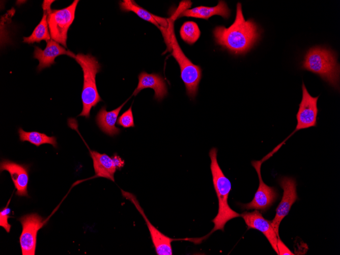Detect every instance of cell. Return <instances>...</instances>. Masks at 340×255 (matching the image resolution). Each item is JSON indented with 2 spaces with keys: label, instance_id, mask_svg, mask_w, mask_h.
<instances>
[{
  "label": "cell",
  "instance_id": "6",
  "mask_svg": "<svg viewBox=\"0 0 340 255\" xmlns=\"http://www.w3.org/2000/svg\"><path fill=\"white\" fill-rule=\"evenodd\" d=\"M78 0H75L68 7L62 9H47V22L52 40L67 47V33L75 17Z\"/></svg>",
  "mask_w": 340,
  "mask_h": 255
},
{
  "label": "cell",
  "instance_id": "11",
  "mask_svg": "<svg viewBox=\"0 0 340 255\" xmlns=\"http://www.w3.org/2000/svg\"><path fill=\"white\" fill-rule=\"evenodd\" d=\"M278 183L284 190L283 195L276 208L275 216L271 221L272 225L277 237L279 236V226L281 220L288 214L291 206L298 198L297 183L294 178L283 177L279 179Z\"/></svg>",
  "mask_w": 340,
  "mask_h": 255
},
{
  "label": "cell",
  "instance_id": "19",
  "mask_svg": "<svg viewBox=\"0 0 340 255\" xmlns=\"http://www.w3.org/2000/svg\"><path fill=\"white\" fill-rule=\"evenodd\" d=\"M230 13L226 3L220 1L215 7L199 6L191 9L184 10L179 14V17L186 16L207 20L210 17L217 15L228 19L230 16Z\"/></svg>",
  "mask_w": 340,
  "mask_h": 255
},
{
  "label": "cell",
  "instance_id": "12",
  "mask_svg": "<svg viewBox=\"0 0 340 255\" xmlns=\"http://www.w3.org/2000/svg\"><path fill=\"white\" fill-rule=\"evenodd\" d=\"M1 172L7 171L16 189V194L18 196H28L27 185L29 182V166L19 164L9 159H3L1 162Z\"/></svg>",
  "mask_w": 340,
  "mask_h": 255
},
{
  "label": "cell",
  "instance_id": "20",
  "mask_svg": "<svg viewBox=\"0 0 340 255\" xmlns=\"http://www.w3.org/2000/svg\"><path fill=\"white\" fill-rule=\"evenodd\" d=\"M54 1H44L42 4L43 15L39 23L35 28L31 35L29 37H24L23 42L27 44H33L35 42L40 43L42 40L46 42L50 40V35L48 29L47 9Z\"/></svg>",
  "mask_w": 340,
  "mask_h": 255
},
{
  "label": "cell",
  "instance_id": "13",
  "mask_svg": "<svg viewBox=\"0 0 340 255\" xmlns=\"http://www.w3.org/2000/svg\"><path fill=\"white\" fill-rule=\"evenodd\" d=\"M240 216L244 219L248 229H256L262 232L273 249L278 254L277 247V236L272 225L271 221L265 219L258 210L251 212L245 211L240 214Z\"/></svg>",
  "mask_w": 340,
  "mask_h": 255
},
{
  "label": "cell",
  "instance_id": "3",
  "mask_svg": "<svg viewBox=\"0 0 340 255\" xmlns=\"http://www.w3.org/2000/svg\"><path fill=\"white\" fill-rule=\"evenodd\" d=\"M302 68L338 89L339 67L336 54L331 50L319 46L310 48L304 56Z\"/></svg>",
  "mask_w": 340,
  "mask_h": 255
},
{
  "label": "cell",
  "instance_id": "14",
  "mask_svg": "<svg viewBox=\"0 0 340 255\" xmlns=\"http://www.w3.org/2000/svg\"><path fill=\"white\" fill-rule=\"evenodd\" d=\"M34 58L39 60L37 70L49 67L55 63L54 59L59 55L65 54L74 59L75 54L70 50H67L58 42L52 39L47 42L46 48L42 50L37 46H35Z\"/></svg>",
  "mask_w": 340,
  "mask_h": 255
},
{
  "label": "cell",
  "instance_id": "4",
  "mask_svg": "<svg viewBox=\"0 0 340 255\" xmlns=\"http://www.w3.org/2000/svg\"><path fill=\"white\" fill-rule=\"evenodd\" d=\"M74 59L83 71V83L81 93L82 110L78 116L90 118V111L98 103L102 101L96 86V76L100 72V65L96 58L90 54L81 53L75 55Z\"/></svg>",
  "mask_w": 340,
  "mask_h": 255
},
{
  "label": "cell",
  "instance_id": "5",
  "mask_svg": "<svg viewBox=\"0 0 340 255\" xmlns=\"http://www.w3.org/2000/svg\"><path fill=\"white\" fill-rule=\"evenodd\" d=\"M170 27L167 32L170 47L172 49V55L179 65L181 78L185 84L187 95L192 100L197 94L202 76V69L199 66L193 64L184 54L177 42L173 25Z\"/></svg>",
  "mask_w": 340,
  "mask_h": 255
},
{
  "label": "cell",
  "instance_id": "7",
  "mask_svg": "<svg viewBox=\"0 0 340 255\" xmlns=\"http://www.w3.org/2000/svg\"><path fill=\"white\" fill-rule=\"evenodd\" d=\"M22 226L19 243L22 255H35L38 231L45 223L44 219L37 213L26 214L19 219Z\"/></svg>",
  "mask_w": 340,
  "mask_h": 255
},
{
  "label": "cell",
  "instance_id": "10",
  "mask_svg": "<svg viewBox=\"0 0 340 255\" xmlns=\"http://www.w3.org/2000/svg\"><path fill=\"white\" fill-rule=\"evenodd\" d=\"M265 160L263 158L261 160L251 161V164L258 175L259 185L252 200L248 203L241 204L243 209H255L264 212L270 207L277 198L278 194L275 188L266 185L262 178L261 166Z\"/></svg>",
  "mask_w": 340,
  "mask_h": 255
},
{
  "label": "cell",
  "instance_id": "8",
  "mask_svg": "<svg viewBox=\"0 0 340 255\" xmlns=\"http://www.w3.org/2000/svg\"><path fill=\"white\" fill-rule=\"evenodd\" d=\"M302 99L296 116L297 125L295 130L286 139L300 130L316 127L317 125V101L319 96L314 97L310 95L304 82L302 84Z\"/></svg>",
  "mask_w": 340,
  "mask_h": 255
},
{
  "label": "cell",
  "instance_id": "24",
  "mask_svg": "<svg viewBox=\"0 0 340 255\" xmlns=\"http://www.w3.org/2000/svg\"><path fill=\"white\" fill-rule=\"evenodd\" d=\"M9 200L6 207L0 211V226L5 229L7 232L9 233L11 225L8 223V219L11 216L9 215L11 210L8 208V205L10 203Z\"/></svg>",
  "mask_w": 340,
  "mask_h": 255
},
{
  "label": "cell",
  "instance_id": "26",
  "mask_svg": "<svg viewBox=\"0 0 340 255\" xmlns=\"http://www.w3.org/2000/svg\"><path fill=\"white\" fill-rule=\"evenodd\" d=\"M111 157L117 170L120 169L124 166L125 161L118 155L115 154Z\"/></svg>",
  "mask_w": 340,
  "mask_h": 255
},
{
  "label": "cell",
  "instance_id": "22",
  "mask_svg": "<svg viewBox=\"0 0 340 255\" xmlns=\"http://www.w3.org/2000/svg\"><path fill=\"white\" fill-rule=\"evenodd\" d=\"M180 34L186 43L192 45L200 38L201 32L197 24L193 21H186L182 25Z\"/></svg>",
  "mask_w": 340,
  "mask_h": 255
},
{
  "label": "cell",
  "instance_id": "23",
  "mask_svg": "<svg viewBox=\"0 0 340 255\" xmlns=\"http://www.w3.org/2000/svg\"><path fill=\"white\" fill-rule=\"evenodd\" d=\"M117 123V125L122 126L124 128L134 127L135 126L132 105L119 117Z\"/></svg>",
  "mask_w": 340,
  "mask_h": 255
},
{
  "label": "cell",
  "instance_id": "16",
  "mask_svg": "<svg viewBox=\"0 0 340 255\" xmlns=\"http://www.w3.org/2000/svg\"><path fill=\"white\" fill-rule=\"evenodd\" d=\"M120 9L122 11H132L140 18L155 25L161 31L164 37L167 33L165 31L168 29V22L166 19L156 16L147 10L143 8L132 0H123L119 3Z\"/></svg>",
  "mask_w": 340,
  "mask_h": 255
},
{
  "label": "cell",
  "instance_id": "1",
  "mask_svg": "<svg viewBox=\"0 0 340 255\" xmlns=\"http://www.w3.org/2000/svg\"><path fill=\"white\" fill-rule=\"evenodd\" d=\"M213 33L218 45L236 55L244 54L250 50L259 40L261 35L253 20H245L240 3L237 4L234 23L227 28L217 26Z\"/></svg>",
  "mask_w": 340,
  "mask_h": 255
},
{
  "label": "cell",
  "instance_id": "2",
  "mask_svg": "<svg viewBox=\"0 0 340 255\" xmlns=\"http://www.w3.org/2000/svg\"><path fill=\"white\" fill-rule=\"evenodd\" d=\"M217 151V148H212L209 151V156L211 159L210 169L213 186L218 201V213L212 220L214 226L209 233L199 238H187V240L195 244L200 243L217 230L223 231L225 224L228 221L240 216V214L232 209L228 204V199L232 189V185L218 164Z\"/></svg>",
  "mask_w": 340,
  "mask_h": 255
},
{
  "label": "cell",
  "instance_id": "15",
  "mask_svg": "<svg viewBox=\"0 0 340 255\" xmlns=\"http://www.w3.org/2000/svg\"><path fill=\"white\" fill-rule=\"evenodd\" d=\"M138 82L132 95L136 96L144 89L151 88L154 91V99L161 101L167 95L166 83L159 74L153 73L148 74L143 71L138 76Z\"/></svg>",
  "mask_w": 340,
  "mask_h": 255
},
{
  "label": "cell",
  "instance_id": "21",
  "mask_svg": "<svg viewBox=\"0 0 340 255\" xmlns=\"http://www.w3.org/2000/svg\"><path fill=\"white\" fill-rule=\"evenodd\" d=\"M18 132L19 139L21 141H27L37 147L48 144L51 145L55 148H57L56 138L53 136H49L45 133L37 131L27 132L21 128L18 129Z\"/></svg>",
  "mask_w": 340,
  "mask_h": 255
},
{
  "label": "cell",
  "instance_id": "25",
  "mask_svg": "<svg viewBox=\"0 0 340 255\" xmlns=\"http://www.w3.org/2000/svg\"><path fill=\"white\" fill-rule=\"evenodd\" d=\"M277 247L278 251V254L280 255L294 254L281 241L279 236L277 237Z\"/></svg>",
  "mask_w": 340,
  "mask_h": 255
},
{
  "label": "cell",
  "instance_id": "18",
  "mask_svg": "<svg viewBox=\"0 0 340 255\" xmlns=\"http://www.w3.org/2000/svg\"><path fill=\"white\" fill-rule=\"evenodd\" d=\"M87 147L93 160L95 173V176L91 178L103 177L114 182V174L117 169L112 157L105 153L101 154L96 151L91 150L88 146Z\"/></svg>",
  "mask_w": 340,
  "mask_h": 255
},
{
  "label": "cell",
  "instance_id": "9",
  "mask_svg": "<svg viewBox=\"0 0 340 255\" xmlns=\"http://www.w3.org/2000/svg\"><path fill=\"white\" fill-rule=\"evenodd\" d=\"M123 197L130 201L134 205L137 210L143 216L150 232V236L154 245L156 252L158 255H172L173 251L171 243L175 240H182V239H176L169 237L156 228L149 221L143 209L140 206L136 196L129 192L121 189Z\"/></svg>",
  "mask_w": 340,
  "mask_h": 255
},
{
  "label": "cell",
  "instance_id": "17",
  "mask_svg": "<svg viewBox=\"0 0 340 255\" xmlns=\"http://www.w3.org/2000/svg\"><path fill=\"white\" fill-rule=\"evenodd\" d=\"M128 99L112 110L107 111L106 106H104L99 110L96 117V122L100 129L104 133L110 136L119 134L121 130L116 126V124L121 109Z\"/></svg>",
  "mask_w": 340,
  "mask_h": 255
}]
</instances>
